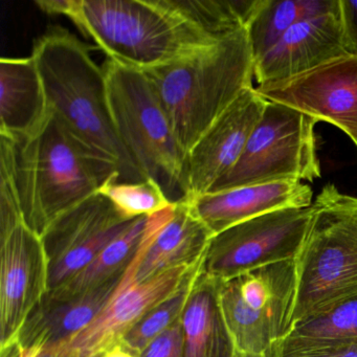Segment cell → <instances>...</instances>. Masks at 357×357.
Here are the masks:
<instances>
[{"mask_svg":"<svg viewBox=\"0 0 357 357\" xmlns=\"http://www.w3.org/2000/svg\"><path fill=\"white\" fill-rule=\"evenodd\" d=\"M103 68L112 120L123 145L172 204L185 199L187 155L147 77L109 59Z\"/></svg>","mask_w":357,"mask_h":357,"instance_id":"cell-6","label":"cell"},{"mask_svg":"<svg viewBox=\"0 0 357 357\" xmlns=\"http://www.w3.org/2000/svg\"><path fill=\"white\" fill-rule=\"evenodd\" d=\"M317 121L283 104L267 101L237 164L208 193L275 181L321 178Z\"/></svg>","mask_w":357,"mask_h":357,"instance_id":"cell-7","label":"cell"},{"mask_svg":"<svg viewBox=\"0 0 357 357\" xmlns=\"http://www.w3.org/2000/svg\"><path fill=\"white\" fill-rule=\"evenodd\" d=\"M235 357H266L265 354H250V353L236 352Z\"/></svg>","mask_w":357,"mask_h":357,"instance_id":"cell-32","label":"cell"},{"mask_svg":"<svg viewBox=\"0 0 357 357\" xmlns=\"http://www.w3.org/2000/svg\"><path fill=\"white\" fill-rule=\"evenodd\" d=\"M64 16L107 59L141 72L218 43L183 17L169 0H70Z\"/></svg>","mask_w":357,"mask_h":357,"instance_id":"cell-4","label":"cell"},{"mask_svg":"<svg viewBox=\"0 0 357 357\" xmlns=\"http://www.w3.org/2000/svg\"><path fill=\"white\" fill-rule=\"evenodd\" d=\"M99 192L114 204L123 216L130 219L152 216L174 204L151 178L139 183L110 181Z\"/></svg>","mask_w":357,"mask_h":357,"instance_id":"cell-26","label":"cell"},{"mask_svg":"<svg viewBox=\"0 0 357 357\" xmlns=\"http://www.w3.org/2000/svg\"><path fill=\"white\" fill-rule=\"evenodd\" d=\"M200 271L202 267L190 275L174 294L144 315L135 324V327L131 328L130 331L122 338L120 344L135 357H139L156 336L176 323L181 319L194 282Z\"/></svg>","mask_w":357,"mask_h":357,"instance_id":"cell-25","label":"cell"},{"mask_svg":"<svg viewBox=\"0 0 357 357\" xmlns=\"http://www.w3.org/2000/svg\"><path fill=\"white\" fill-rule=\"evenodd\" d=\"M135 219L123 216L100 192L56 219L41 236L49 261V291L86 268Z\"/></svg>","mask_w":357,"mask_h":357,"instance_id":"cell-11","label":"cell"},{"mask_svg":"<svg viewBox=\"0 0 357 357\" xmlns=\"http://www.w3.org/2000/svg\"><path fill=\"white\" fill-rule=\"evenodd\" d=\"M47 291L49 261L40 236L24 220L0 227V348L16 342Z\"/></svg>","mask_w":357,"mask_h":357,"instance_id":"cell-13","label":"cell"},{"mask_svg":"<svg viewBox=\"0 0 357 357\" xmlns=\"http://www.w3.org/2000/svg\"><path fill=\"white\" fill-rule=\"evenodd\" d=\"M102 357H135L132 353L129 352L126 348L122 346V344H119L116 346H114V348L108 350L105 354Z\"/></svg>","mask_w":357,"mask_h":357,"instance_id":"cell-31","label":"cell"},{"mask_svg":"<svg viewBox=\"0 0 357 357\" xmlns=\"http://www.w3.org/2000/svg\"><path fill=\"white\" fill-rule=\"evenodd\" d=\"M0 352H1V357H22V348L17 340L0 348Z\"/></svg>","mask_w":357,"mask_h":357,"instance_id":"cell-30","label":"cell"},{"mask_svg":"<svg viewBox=\"0 0 357 357\" xmlns=\"http://www.w3.org/2000/svg\"><path fill=\"white\" fill-rule=\"evenodd\" d=\"M312 217V206L267 213L213 235L202 273L219 281L259 267L294 261Z\"/></svg>","mask_w":357,"mask_h":357,"instance_id":"cell-10","label":"cell"},{"mask_svg":"<svg viewBox=\"0 0 357 357\" xmlns=\"http://www.w3.org/2000/svg\"><path fill=\"white\" fill-rule=\"evenodd\" d=\"M220 281L198 273L181 313L183 357H235V344L219 302Z\"/></svg>","mask_w":357,"mask_h":357,"instance_id":"cell-20","label":"cell"},{"mask_svg":"<svg viewBox=\"0 0 357 357\" xmlns=\"http://www.w3.org/2000/svg\"><path fill=\"white\" fill-rule=\"evenodd\" d=\"M36 357H56L53 353L50 352V351L43 350L40 353L36 355Z\"/></svg>","mask_w":357,"mask_h":357,"instance_id":"cell-33","label":"cell"},{"mask_svg":"<svg viewBox=\"0 0 357 357\" xmlns=\"http://www.w3.org/2000/svg\"><path fill=\"white\" fill-rule=\"evenodd\" d=\"M294 265L292 326L357 298V197L321 189Z\"/></svg>","mask_w":357,"mask_h":357,"instance_id":"cell-5","label":"cell"},{"mask_svg":"<svg viewBox=\"0 0 357 357\" xmlns=\"http://www.w3.org/2000/svg\"><path fill=\"white\" fill-rule=\"evenodd\" d=\"M257 93L344 131L357 146V56L344 55L298 76L264 83Z\"/></svg>","mask_w":357,"mask_h":357,"instance_id":"cell-12","label":"cell"},{"mask_svg":"<svg viewBox=\"0 0 357 357\" xmlns=\"http://www.w3.org/2000/svg\"><path fill=\"white\" fill-rule=\"evenodd\" d=\"M153 216V215H152ZM152 216L139 217L80 273L47 294L58 298L77 296L99 287L128 266L149 231Z\"/></svg>","mask_w":357,"mask_h":357,"instance_id":"cell-22","label":"cell"},{"mask_svg":"<svg viewBox=\"0 0 357 357\" xmlns=\"http://www.w3.org/2000/svg\"><path fill=\"white\" fill-rule=\"evenodd\" d=\"M254 57L243 30L171 63L144 70L188 155L198 139L252 87Z\"/></svg>","mask_w":357,"mask_h":357,"instance_id":"cell-2","label":"cell"},{"mask_svg":"<svg viewBox=\"0 0 357 357\" xmlns=\"http://www.w3.org/2000/svg\"><path fill=\"white\" fill-rule=\"evenodd\" d=\"M356 147H357V146H356Z\"/></svg>","mask_w":357,"mask_h":357,"instance_id":"cell-34","label":"cell"},{"mask_svg":"<svg viewBox=\"0 0 357 357\" xmlns=\"http://www.w3.org/2000/svg\"><path fill=\"white\" fill-rule=\"evenodd\" d=\"M126 269L84 294L58 298L47 292L24 321L16 340L20 346L24 350L41 352L82 331L107 306Z\"/></svg>","mask_w":357,"mask_h":357,"instance_id":"cell-17","label":"cell"},{"mask_svg":"<svg viewBox=\"0 0 357 357\" xmlns=\"http://www.w3.org/2000/svg\"><path fill=\"white\" fill-rule=\"evenodd\" d=\"M340 10V0H265L246 28L254 61L273 49L294 24Z\"/></svg>","mask_w":357,"mask_h":357,"instance_id":"cell-21","label":"cell"},{"mask_svg":"<svg viewBox=\"0 0 357 357\" xmlns=\"http://www.w3.org/2000/svg\"><path fill=\"white\" fill-rule=\"evenodd\" d=\"M31 57L40 74L50 112L73 137L114 165L120 173L119 183L149 179L116 132L105 72L89 47L66 29L53 26L35 41Z\"/></svg>","mask_w":357,"mask_h":357,"instance_id":"cell-1","label":"cell"},{"mask_svg":"<svg viewBox=\"0 0 357 357\" xmlns=\"http://www.w3.org/2000/svg\"><path fill=\"white\" fill-rule=\"evenodd\" d=\"M340 20L346 53L357 56V0H340Z\"/></svg>","mask_w":357,"mask_h":357,"instance_id":"cell-29","label":"cell"},{"mask_svg":"<svg viewBox=\"0 0 357 357\" xmlns=\"http://www.w3.org/2000/svg\"><path fill=\"white\" fill-rule=\"evenodd\" d=\"M212 236L187 199L176 202L170 218L144 252L135 281L143 283L171 269L202 262Z\"/></svg>","mask_w":357,"mask_h":357,"instance_id":"cell-19","label":"cell"},{"mask_svg":"<svg viewBox=\"0 0 357 357\" xmlns=\"http://www.w3.org/2000/svg\"><path fill=\"white\" fill-rule=\"evenodd\" d=\"M174 204L152 216L151 227L137 254L125 271L116 294L101 313L82 331L66 342L45 349L56 357H102L120 344L122 338L151 309L174 294L183 282L202 267V262L191 267L171 269L149 281H135L137 268L154 236L172 215Z\"/></svg>","mask_w":357,"mask_h":357,"instance_id":"cell-9","label":"cell"},{"mask_svg":"<svg viewBox=\"0 0 357 357\" xmlns=\"http://www.w3.org/2000/svg\"><path fill=\"white\" fill-rule=\"evenodd\" d=\"M188 22L216 41L246 30L265 0H169Z\"/></svg>","mask_w":357,"mask_h":357,"instance_id":"cell-23","label":"cell"},{"mask_svg":"<svg viewBox=\"0 0 357 357\" xmlns=\"http://www.w3.org/2000/svg\"><path fill=\"white\" fill-rule=\"evenodd\" d=\"M50 114L45 87L32 57L0 59V137H30Z\"/></svg>","mask_w":357,"mask_h":357,"instance_id":"cell-18","label":"cell"},{"mask_svg":"<svg viewBox=\"0 0 357 357\" xmlns=\"http://www.w3.org/2000/svg\"><path fill=\"white\" fill-rule=\"evenodd\" d=\"M265 355L266 357H357V342L305 344L284 337Z\"/></svg>","mask_w":357,"mask_h":357,"instance_id":"cell-27","label":"cell"},{"mask_svg":"<svg viewBox=\"0 0 357 357\" xmlns=\"http://www.w3.org/2000/svg\"><path fill=\"white\" fill-rule=\"evenodd\" d=\"M183 331L181 319L156 336L139 357H183Z\"/></svg>","mask_w":357,"mask_h":357,"instance_id":"cell-28","label":"cell"},{"mask_svg":"<svg viewBox=\"0 0 357 357\" xmlns=\"http://www.w3.org/2000/svg\"><path fill=\"white\" fill-rule=\"evenodd\" d=\"M347 55L340 10L294 24L277 45L255 62L259 85L298 76Z\"/></svg>","mask_w":357,"mask_h":357,"instance_id":"cell-15","label":"cell"},{"mask_svg":"<svg viewBox=\"0 0 357 357\" xmlns=\"http://www.w3.org/2000/svg\"><path fill=\"white\" fill-rule=\"evenodd\" d=\"M14 175L24 221L40 237L108 181H120L116 167L83 146L51 112L36 133L14 142Z\"/></svg>","mask_w":357,"mask_h":357,"instance_id":"cell-3","label":"cell"},{"mask_svg":"<svg viewBox=\"0 0 357 357\" xmlns=\"http://www.w3.org/2000/svg\"><path fill=\"white\" fill-rule=\"evenodd\" d=\"M294 261L252 269L219 283V302L237 352L265 354L292 328Z\"/></svg>","mask_w":357,"mask_h":357,"instance_id":"cell-8","label":"cell"},{"mask_svg":"<svg viewBox=\"0 0 357 357\" xmlns=\"http://www.w3.org/2000/svg\"><path fill=\"white\" fill-rule=\"evenodd\" d=\"M285 337L305 344L357 342V298L294 324Z\"/></svg>","mask_w":357,"mask_h":357,"instance_id":"cell-24","label":"cell"},{"mask_svg":"<svg viewBox=\"0 0 357 357\" xmlns=\"http://www.w3.org/2000/svg\"><path fill=\"white\" fill-rule=\"evenodd\" d=\"M266 104L254 87L244 89L198 139L185 160V199L208 193L237 164Z\"/></svg>","mask_w":357,"mask_h":357,"instance_id":"cell-14","label":"cell"},{"mask_svg":"<svg viewBox=\"0 0 357 357\" xmlns=\"http://www.w3.org/2000/svg\"><path fill=\"white\" fill-rule=\"evenodd\" d=\"M313 192L302 181H282L206 193L187 199L212 235L255 217L312 206Z\"/></svg>","mask_w":357,"mask_h":357,"instance_id":"cell-16","label":"cell"}]
</instances>
